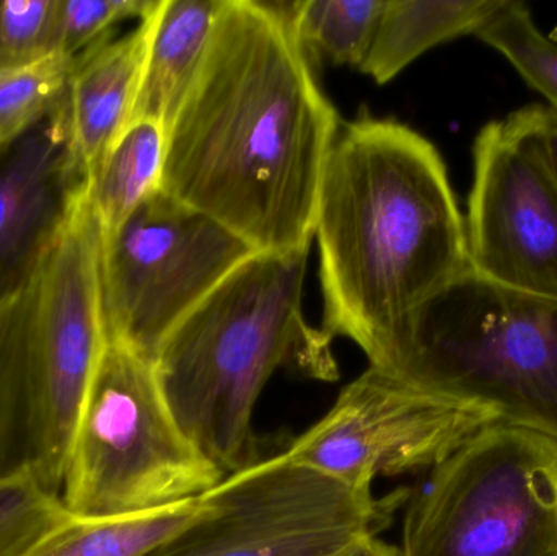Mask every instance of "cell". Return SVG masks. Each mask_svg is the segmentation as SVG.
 <instances>
[{
  "label": "cell",
  "instance_id": "6da1fadb",
  "mask_svg": "<svg viewBox=\"0 0 557 556\" xmlns=\"http://www.w3.org/2000/svg\"><path fill=\"white\" fill-rule=\"evenodd\" d=\"M339 126L281 2L227 0L166 129L162 191L255 251L310 247Z\"/></svg>",
  "mask_w": 557,
  "mask_h": 556
},
{
  "label": "cell",
  "instance_id": "7a4b0ae2",
  "mask_svg": "<svg viewBox=\"0 0 557 556\" xmlns=\"http://www.w3.org/2000/svg\"><path fill=\"white\" fill-rule=\"evenodd\" d=\"M323 332L382 365L406 317L468 267L467 225L431 140L392 120L341 124L314 214Z\"/></svg>",
  "mask_w": 557,
  "mask_h": 556
},
{
  "label": "cell",
  "instance_id": "3957f363",
  "mask_svg": "<svg viewBox=\"0 0 557 556\" xmlns=\"http://www.w3.org/2000/svg\"><path fill=\"white\" fill-rule=\"evenodd\" d=\"M308 251H255L178 323L153 361L176 423L225 477L264 460L255 411L274 372L339 379L333 339L304 316Z\"/></svg>",
  "mask_w": 557,
  "mask_h": 556
},
{
  "label": "cell",
  "instance_id": "277c9868",
  "mask_svg": "<svg viewBox=\"0 0 557 556\" xmlns=\"http://www.w3.org/2000/svg\"><path fill=\"white\" fill-rule=\"evenodd\" d=\"M373 368L557 443V297L468 267L406 317Z\"/></svg>",
  "mask_w": 557,
  "mask_h": 556
},
{
  "label": "cell",
  "instance_id": "5b68a950",
  "mask_svg": "<svg viewBox=\"0 0 557 556\" xmlns=\"http://www.w3.org/2000/svg\"><path fill=\"white\" fill-rule=\"evenodd\" d=\"M101 248L103 234L87 185L75 195L20 299L23 462L58 495L107 346Z\"/></svg>",
  "mask_w": 557,
  "mask_h": 556
},
{
  "label": "cell",
  "instance_id": "8992f818",
  "mask_svg": "<svg viewBox=\"0 0 557 556\" xmlns=\"http://www.w3.org/2000/svg\"><path fill=\"white\" fill-rule=\"evenodd\" d=\"M176 423L150 359L107 339L75 428L61 498L120 518L202 498L224 482Z\"/></svg>",
  "mask_w": 557,
  "mask_h": 556
},
{
  "label": "cell",
  "instance_id": "52a82bcc",
  "mask_svg": "<svg viewBox=\"0 0 557 556\" xmlns=\"http://www.w3.org/2000/svg\"><path fill=\"white\" fill-rule=\"evenodd\" d=\"M406 505L401 556H557V443L490 424Z\"/></svg>",
  "mask_w": 557,
  "mask_h": 556
},
{
  "label": "cell",
  "instance_id": "ba28073f",
  "mask_svg": "<svg viewBox=\"0 0 557 556\" xmlns=\"http://www.w3.org/2000/svg\"><path fill=\"white\" fill-rule=\"evenodd\" d=\"M409 493L379 498L278 454L225 477L144 556H331L380 538Z\"/></svg>",
  "mask_w": 557,
  "mask_h": 556
},
{
  "label": "cell",
  "instance_id": "9c48e42d",
  "mask_svg": "<svg viewBox=\"0 0 557 556\" xmlns=\"http://www.w3.org/2000/svg\"><path fill=\"white\" fill-rule=\"evenodd\" d=\"M253 254L237 235L160 189L103 237L107 339L156 361L178 323Z\"/></svg>",
  "mask_w": 557,
  "mask_h": 556
},
{
  "label": "cell",
  "instance_id": "30bf717a",
  "mask_svg": "<svg viewBox=\"0 0 557 556\" xmlns=\"http://www.w3.org/2000/svg\"><path fill=\"white\" fill-rule=\"evenodd\" d=\"M499 423L483 408L438 397L369 366L285 456L354 489L437 467L473 434Z\"/></svg>",
  "mask_w": 557,
  "mask_h": 556
},
{
  "label": "cell",
  "instance_id": "8fae6325",
  "mask_svg": "<svg viewBox=\"0 0 557 556\" xmlns=\"http://www.w3.org/2000/svg\"><path fill=\"white\" fill-rule=\"evenodd\" d=\"M540 108L491 121L474 139L468 261L494 283L557 297V185Z\"/></svg>",
  "mask_w": 557,
  "mask_h": 556
},
{
  "label": "cell",
  "instance_id": "7c38bea8",
  "mask_svg": "<svg viewBox=\"0 0 557 556\" xmlns=\"http://www.w3.org/2000/svg\"><path fill=\"white\" fill-rule=\"evenodd\" d=\"M65 100L0 152V302L25 287L78 189Z\"/></svg>",
  "mask_w": 557,
  "mask_h": 556
},
{
  "label": "cell",
  "instance_id": "4fadbf2b",
  "mask_svg": "<svg viewBox=\"0 0 557 556\" xmlns=\"http://www.w3.org/2000/svg\"><path fill=\"white\" fill-rule=\"evenodd\" d=\"M159 5L126 35L72 59L65 111L72 157L85 182L129 126Z\"/></svg>",
  "mask_w": 557,
  "mask_h": 556
},
{
  "label": "cell",
  "instance_id": "5bb4252c",
  "mask_svg": "<svg viewBox=\"0 0 557 556\" xmlns=\"http://www.w3.org/2000/svg\"><path fill=\"white\" fill-rule=\"evenodd\" d=\"M225 3L160 0L131 123L153 121L169 129L201 71Z\"/></svg>",
  "mask_w": 557,
  "mask_h": 556
},
{
  "label": "cell",
  "instance_id": "9a60e30c",
  "mask_svg": "<svg viewBox=\"0 0 557 556\" xmlns=\"http://www.w3.org/2000/svg\"><path fill=\"white\" fill-rule=\"evenodd\" d=\"M503 0H385L360 71L388 84L429 49L474 35Z\"/></svg>",
  "mask_w": 557,
  "mask_h": 556
},
{
  "label": "cell",
  "instance_id": "2e32d148",
  "mask_svg": "<svg viewBox=\"0 0 557 556\" xmlns=\"http://www.w3.org/2000/svg\"><path fill=\"white\" fill-rule=\"evenodd\" d=\"M165 153V127L140 120L124 129L101 160L88 183V198L103 237L162 189Z\"/></svg>",
  "mask_w": 557,
  "mask_h": 556
},
{
  "label": "cell",
  "instance_id": "e0dca14e",
  "mask_svg": "<svg viewBox=\"0 0 557 556\" xmlns=\"http://www.w3.org/2000/svg\"><path fill=\"white\" fill-rule=\"evenodd\" d=\"M201 498L120 518H75L25 556H144L195 516Z\"/></svg>",
  "mask_w": 557,
  "mask_h": 556
},
{
  "label": "cell",
  "instance_id": "ac0fdd59",
  "mask_svg": "<svg viewBox=\"0 0 557 556\" xmlns=\"http://www.w3.org/2000/svg\"><path fill=\"white\" fill-rule=\"evenodd\" d=\"M281 5L308 62L360 67L385 0H295Z\"/></svg>",
  "mask_w": 557,
  "mask_h": 556
},
{
  "label": "cell",
  "instance_id": "d6986e66",
  "mask_svg": "<svg viewBox=\"0 0 557 556\" xmlns=\"http://www.w3.org/2000/svg\"><path fill=\"white\" fill-rule=\"evenodd\" d=\"M474 36L499 52L557 114V39L542 32L527 3L503 0Z\"/></svg>",
  "mask_w": 557,
  "mask_h": 556
},
{
  "label": "cell",
  "instance_id": "ffe728a7",
  "mask_svg": "<svg viewBox=\"0 0 557 556\" xmlns=\"http://www.w3.org/2000/svg\"><path fill=\"white\" fill-rule=\"evenodd\" d=\"M71 65L61 52L0 65V152L64 103Z\"/></svg>",
  "mask_w": 557,
  "mask_h": 556
},
{
  "label": "cell",
  "instance_id": "44dd1931",
  "mask_svg": "<svg viewBox=\"0 0 557 556\" xmlns=\"http://www.w3.org/2000/svg\"><path fill=\"white\" fill-rule=\"evenodd\" d=\"M71 518L61 495L46 489L28 464L0 475V556H25Z\"/></svg>",
  "mask_w": 557,
  "mask_h": 556
},
{
  "label": "cell",
  "instance_id": "7402d4cb",
  "mask_svg": "<svg viewBox=\"0 0 557 556\" xmlns=\"http://www.w3.org/2000/svg\"><path fill=\"white\" fill-rule=\"evenodd\" d=\"M22 291L0 302V475L23 464Z\"/></svg>",
  "mask_w": 557,
  "mask_h": 556
},
{
  "label": "cell",
  "instance_id": "603a6c76",
  "mask_svg": "<svg viewBox=\"0 0 557 556\" xmlns=\"http://www.w3.org/2000/svg\"><path fill=\"white\" fill-rule=\"evenodd\" d=\"M159 0H58L55 49L65 58L82 52L113 36V28L129 18L143 20Z\"/></svg>",
  "mask_w": 557,
  "mask_h": 556
},
{
  "label": "cell",
  "instance_id": "cb8c5ba5",
  "mask_svg": "<svg viewBox=\"0 0 557 556\" xmlns=\"http://www.w3.org/2000/svg\"><path fill=\"white\" fill-rule=\"evenodd\" d=\"M58 0L0 2V65L25 64L55 49Z\"/></svg>",
  "mask_w": 557,
  "mask_h": 556
},
{
  "label": "cell",
  "instance_id": "d4e9b609",
  "mask_svg": "<svg viewBox=\"0 0 557 556\" xmlns=\"http://www.w3.org/2000/svg\"><path fill=\"white\" fill-rule=\"evenodd\" d=\"M540 131H542L543 146H545L546 157L557 185V114L548 107L540 108Z\"/></svg>",
  "mask_w": 557,
  "mask_h": 556
},
{
  "label": "cell",
  "instance_id": "484cf974",
  "mask_svg": "<svg viewBox=\"0 0 557 556\" xmlns=\"http://www.w3.org/2000/svg\"><path fill=\"white\" fill-rule=\"evenodd\" d=\"M331 556H401V551L380 538H367Z\"/></svg>",
  "mask_w": 557,
  "mask_h": 556
}]
</instances>
